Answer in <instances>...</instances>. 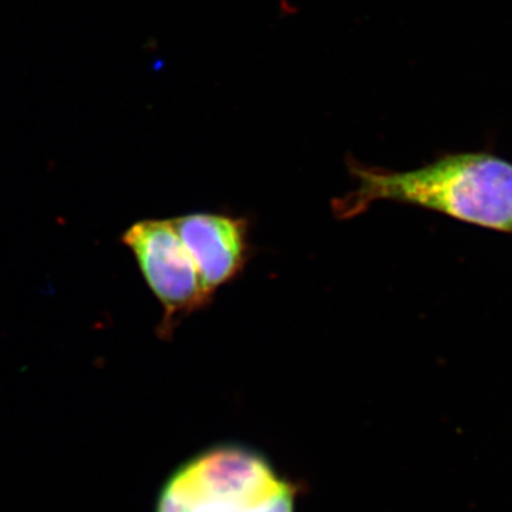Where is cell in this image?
I'll list each match as a JSON object with an SVG mask.
<instances>
[{
    "instance_id": "obj_1",
    "label": "cell",
    "mask_w": 512,
    "mask_h": 512,
    "mask_svg": "<svg viewBox=\"0 0 512 512\" xmlns=\"http://www.w3.org/2000/svg\"><path fill=\"white\" fill-rule=\"evenodd\" d=\"M349 171L357 181L355 190L332 201L339 220L359 217L370 205L387 201L512 234V164L504 158L451 154L402 173L349 161Z\"/></svg>"
},
{
    "instance_id": "obj_4",
    "label": "cell",
    "mask_w": 512,
    "mask_h": 512,
    "mask_svg": "<svg viewBox=\"0 0 512 512\" xmlns=\"http://www.w3.org/2000/svg\"><path fill=\"white\" fill-rule=\"evenodd\" d=\"M171 222L211 298L244 272L252 251L247 218L192 212Z\"/></svg>"
},
{
    "instance_id": "obj_2",
    "label": "cell",
    "mask_w": 512,
    "mask_h": 512,
    "mask_svg": "<svg viewBox=\"0 0 512 512\" xmlns=\"http://www.w3.org/2000/svg\"><path fill=\"white\" fill-rule=\"evenodd\" d=\"M293 491L249 448H212L165 485L157 512H293Z\"/></svg>"
},
{
    "instance_id": "obj_3",
    "label": "cell",
    "mask_w": 512,
    "mask_h": 512,
    "mask_svg": "<svg viewBox=\"0 0 512 512\" xmlns=\"http://www.w3.org/2000/svg\"><path fill=\"white\" fill-rule=\"evenodd\" d=\"M123 242L136 256L141 274L164 308L158 328L163 338H170L181 320L210 305L214 298L202 286L197 266L171 220L136 222L123 235Z\"/></svg>"
}]
</instances>
